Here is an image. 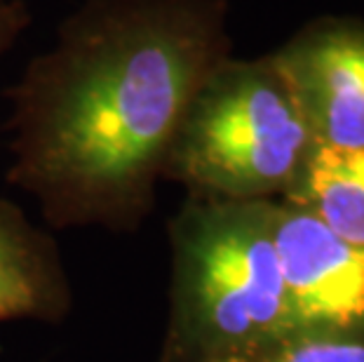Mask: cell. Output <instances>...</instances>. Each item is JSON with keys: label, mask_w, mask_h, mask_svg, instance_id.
I'll return each instance as SVG.
<instances>
[{"label": "cell", "mask_w": 364, "mask_h": 362, "mask_svg": "<svg viewBox=\"0 0 364 362\" xmlns=\"http://www.w3.org/2000/svg\"><path fill=\"white\" fill-rule=\"evenodd\" d=\"M259 362H364V329L289 334Z\"/></svg>", "instance_id": "obj_8"}, {"label": "cell", "mask_w": 364, "mask_h": 362, "mask_svg": "<svg viewBox=\"0 0 364 362\" xmlns=\"http://www.w3.org/2000/svg\"><path fill=\"white\" fill-rule=\"evenodd\" d=\"M226 0H87L7 90V181L50 228L136 233L191 97L230 57Z\"/></svg>", "instance_id": "obj_1"}, {"label": "cell", "mask_w": 364, "mask_h": 362, "mask_svg": "<svg viewBox=\"0 0 364 362\" xmlns=\"http://www.w3.org/2000/svg\"><path fill=\"white\" fill-rule=\"evenodd\" d=\"M273 240L291 334L364 329V247L282 198L273 200Z\"/></svg>", "instance_id": "obj_4"}, {"label": "cell", "mask_w": 364, "mask_h": 362, "mask_svg": "<svg viewBox=\"0 0 364 362\" xmlns=\"http://www.w3.org/2000/svg\"><path fill=\"white\" fill-rule=\"evenodd\" d=\"M313 144L273 55L226 57L186 106L162 179L181 183L191 196L280 200Z\"/></svg>", "instance_id": "obj_3"}, {"label": "cell", "mask_w": 364, "mask_h": 362, "mask_svg": "<svg viewBox=\"0 0 364 362\" xmlns=\"http://www.w3.org/2000/svg\"><path fill=\"white\" fill-rule=\"evenodd\" d=\"M270 55L289 80L317 146H364L362 19L320 17Z\"/></svg>", "instance_id": "obj_5"}, {"label": "cell", "mask_w": 364, "mask_h": 362, "mask_svg": "<svg viewBox=\"0 0 364 362\" xmlns=\"http://www.w3.org/2000/svg\"><path fill=\"white\" fill-rule=\"evenodd\" d=\"M71 311L73 284L54 235L33 226L17 203L0 198V325H61Z\"/></svg>", "instance_id": "obj_6"}, {"label": "cell", "mask_w": 364, "mask_h": 362, "mask_svg": "<svg viewBox=\"0 0 364 362\" xmlns=\"http://www.w3.org/2000/svg\"><path fill=\"white\" fill-rule=\"evenodd\" d=\"M31 24L24 0H0V55H5Z\"/></svg>", "instance_id": "obj_9"}, {"label": "cell", "mask_w": 364, "mask_h": 362, "mask_svg": "<svg viewBox=\"0 0 364 362\" xmlns=\"http://www.w3.org/2000/svg\"><path fill=\"white\" fill-rule=\"evenodd\" d=\"M167 238L172 278L158 362H259L291 334L273 200L188 193Z\"/></svg>", "instance_id": "obj_2"}, {"label": "cell", "mask_w": 364, "mask_h": 362, "mask_svg": "<svg viewBox=\"0 0 364 362\" xmlns=\"http://www.w3.org/2000/svg\"><path fill=\"white\" fill-rule=\"evenodd\" d=\"M282 200L306 207L334 233L364 247V146L313 144Z\"/></svg>", "instance_id": "obj_7"}]
</instances>
